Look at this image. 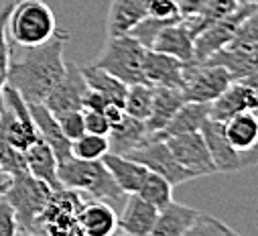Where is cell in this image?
<instances>
[{"instance_id": "obj_1", "label": "cell", "mask_w": 258, "mask_h": 236, "mask_svg": "<svg viewBox=\"0 0 258 236\" xmlns=\"http://www.w3.org/2000/svg\"><path fill=\"white\" fill-rule=\"evenodd\" d=\"M68 41L70 33L59 29L47 43L23 49L21 57L13 59L11 55L7 84L13 86L27 104L45 102V98L63 78L68 68V64L63 62V49Z\"/></svg>"}, {"instance_id": "obj_2", "label": "cell", "mask_w": 258, "mask_h": 236, "mask_svg": "<svg viewBox=\"0 0 258 236\" xmlns=\"http://www.w3.org/2000/svg\"><path fill=\"white\" fill-rule=\"evenodd\" d=\"M59 182L63 190H72L82 194L86 200L106 202L110 206H122L126 194L118 188L112 173L104 165V161H84L70 157L61 161L57 167Z\"/></svg>"}, {"instance_id": "obj_3", "label": "cell", "mask_w": 258, "mask_h": 236, "mask_svg": "<svg viewBox=\"0 0 258 236\" xmlns=\"http://www.w3.org/2000/svg\"><path fill=\"white\" fill-rule=\"evenodd\" d=\"M57 31V19L47 3L43 0L13 3L7 21V35H11L13 43H17L21 49L39 47L53 39Z\"/></svg>"}, {"instance_id": "obj_4", "label": "cell", "mask_w": 258, "mask_h": 236, "mask_svg": "<svg viewBox=\"0 0 258 236\" xmlns=\"http://www.w3.org/2000/svg\"><path fill=\"white\" fill-rule=\"evenodd\" d=\"M53 194L55 192L45 182L33 177L29 171L9 180L5 198L15 208L23 234H39V218L51 202Z\"/></svg>"}, {"instance_id": "obj_5", "label": "cell", "mask_w": 258, "mask_h": 236, "mask_svg": "<svg viewBox=\"0 0 258 236\" xmlns=\"http://www.w3.org/2000/svg\"><path fill=\"white\" fill-rule=\"evenodd\" d=\"M145 51L147 49L131 35L108 37L102 53L96 57L94 66L108 72L110 76L118 78L126 86L147 84L145 74H143Z\"/></svg>"}, {"instance_id": "obj_6", "label": "cell", "mask_w": 258, "mask_h": 236, "mask_svg": "<svg viewBox=\"0 0 258 236\" xmlns=\"http://www.w3.org/2000/svg\"><path fill=\"white\" fill-rule=\"evenodd\" d=\"M232 76L226 68L210 64V62H191L185 64L183 76V98L185 102H204L212 104L220 94H224L230 84Z\"/></svg>"}, {"instance_id": "obj_7", "label": "cell", "mask_w": 258, "mask_h": 236, "mask_svg": "<svg viewBox=\"0 0 258 236\" xmlns=\"http://www.w3.org/2000/svg\"><path fill=\"white\" fill-rule=\"evenodd\" d=\"M86 198L72 190H59L53 194L45 212L39 218V234L45 236H82L78 214Z\"/></svg>"}, {"instance_id": "obj_8", "label": "cell", "mask_w": 258, "mask_h": 236, "mask_svg": "<svg viewBox=\"0 0 258 236\" xmlns=\"http://www.w3.org/2000/svg\"><path fill=\"white\" fill-rule=\"evenodd\" d=\"M202 135L208 143L218 173H236L258 165V145L250 151H236L224 135V123L208 121L202 129Z\"/></svg>"}, {"instance_id": "obj_9", "label": "cell", "mask_w": 258, "mask_h": 236, "mask_svg": "<svg viewBox=\"0 0 258 236\" xmlns=\"http://www.w3.org/2000/svg\"><path fill=\"white\" fill-rule=\"evenodd\" d=\"M126 157H131L135 161H139L141 165H145L149 171L165 177V180L175 188V186H181L185 182H191V180H198L196 173H191L189 169H185L171 153L167 141L163 139H153L149 143H145L143 147L135 149L133 153H128Z\"/></svg>"}, {"instance_id": "obj_10", "label": "cell", "mask_w": 258, "mask_h": 236, "mask_svg": "<svg viewBox=\"0 0 258 236\" xmlns=\"http://www.w3.org/2000/svg\"><path fill=\"white\" fill-rule=\"evenodd\" d=\"M254 5L248 3H240L238 9L234 13H230L228 17H224L222 21L210 25L208 29H204L198 37H196V62H206L214 53H218L220 49H226L232 41L234 35L238 31V27L242 25V21L254 11Z\"/></svg>"}, {"instance_id": "obj_11", "label": "cell", "mask_w": 258, "mask_h": 236, "mask_svg": "<svg viewBox=\"0 0 258 236\" xmlns=\"http://www.w3.org/2000/svg\"><path fill=\"white\" fill-rule=\"evenodd\" d=\"M173 157L191 173H196L198 177L202 175H212L218 173L214 159L210 155L208 143L200 133H187V135H177V137H169L165 139Z\"/></svg>"}, {"instance_id": "obj_12", "label": "cell", "mask_w": 258, "mask_h": 236, "mask_svg": "<svg viewBox=\"0 0 258 236\" xmlns=\"http://www.w3.org/2000/svg\"><path fill=\"white\" fill-rule=\"evenodd\" d=\"M86 92H88V84H86V78L82 74V68L74 66V64H68L63 78L57 82V86L45 98V106L53 114L82 110Z\"/></svg>"}, {"instance_id": "obj_13", "label": "cell", "mask_w": 258, "mask_h": 236, "mask_svg": "<svg viewBox=\"0 0 258 236\" xmlns=\"http://www.w3.org/2000/svg\"><path fill=\"white\" fill-rule=\"evenodd\" d=\"M240 112H254L258 116V92L240 80H234L230 88L210 104V121L226 123Z\"/></svg>"}, {"instance_id": "obj_14", "label": "cell", "mask_w": 258, "mask_h": 236, "mask_svg": "<svg viewBox=\"0 0 258 236\" xmlns=\"http://www.w3.org/2000/svg\"><path fill=\"white\" fill-rule=\"evenodd\" d=\"M143 74H145L147 84H151V86L181 90L183 76H185V64L167 53L147 49L145 57H143Z\"/></svg>"}, {"instance_id": "obj_15", "label": "cell", "mask_w": 258, "mask_h": 236, "mask_svg": "<svg viewBox=\"0 0 258 236\" xmlns=\"http://www.w3.org/2000/svg\"><path fill=\"white\" fill-rule=\"evenodd\" d=\"M157 208L143 200L137 194L126 196L124 208L118 214V230L120 234L126 236H149L155 220H157Z\"/></svg>"}, {"instance_id": "obj_16", "label": "cell", "mask_w": 258, "mask_h": 236, "mask_svg": "<svg viewBox=\"0 0 258 236\" xmlns=\"http://www.w3.org/2000/svg\"><path fill=\"white\" fill-rule=\"evenodd\" d=\"M29 108H31V116H33V123H35L39 139L45 141L53 149V153H55L59 163L68 161L72 157V141L63 135L55 114L45 106V102L29 104Z\"/></svg>"}, {"instance_id": "obj_17", "label": "cell", "mask_w": 258, "mask_h": 236, "mask_svg": "<svg viewBox=\"0 0 258 236\" xmlns=\"http://www.w3.org/2000/svg\"><path fill=\"white\" fill-rule=\"evenodd\" d=\"M151 49L159 51V53H167L171 57H177L183 64L196 62V37L191 35V31L183 23V19L173 25H167L157 35Z\"/></svg>"}, {"instance_id": "obj_18", "label": "cell", "mask_w": 258, "mask_h": 236, "mask_svg": "<svg viewBox=\"0 0 258 236\" xmlns=\"http://www.w3.org/2000/svg\"><path fill=\"white\" fill-rule=\"evenodd\" d=\"M206 62L226 68L232 80L252 76L258 72V43L228 45L226 49H220L210 59H206Z\"/></svg>"}, {"instance_id": "obj_19", "label": "cell", "mask_w": 258, "mask_h": 236, "mask_svg": "<svg viewBox=\"0 0 258 236\" xmlns=\"http://www.w3.org/2000/svg\"><path fill=\"white\" fill-rule=\"evenodd\" d=\"M82 236H112L118 230V214L114 206L98 200H86L78 214Z\"/></svg>"}, {"instance_id": "obj_20", "label": "cell", "mask_w": 258, "mask_h": 236, "mask_svg": "<svg viewBox=\"0 0 258 236\" xmlns=\"http://www.w3.org/2000/svg\"><path fill=\"white\" fill-rule=\"evenodd\" d=\"M153 141V135L149 133L147 129V123L145 121H137V118H131L126 116L110 129L108 133V143H110V153L114 155H128L133 153L135 149L143 147L145 143Z\"/></svg>"}, {"instance_id": "obj_21", "label": "cell", "mask_w": 258, "mask_h": 236, "mask_svg": "<svg viewBox=\"0 0 258 236\" xmlns=\"http://www.w3.org/2000/svg\"><path fill=\"white\" fill-rule=\"evenodd\" d=\"M149 17V0H112L108 13V37L128 35Z\"/></svg>"}, {"instance_id": "obj_22", "label": "cell", "mask_w": 258, "mask_h": 236, "mask_svg": "<svg viewBox=\"0 0 258 236\" xmlns=\"http://www.w3.org/2000/svg\"><path fill=\"white\" fill-rule=\"evenodd\" d=\"M25 161H27V171L37 177V180L45 182L53 192H59L63 190L61 182H59V175H57V167H59V161L53 153V149L37 139L27 151H25Z\"/></svg>"}, {"instance_id": "obj_23", "label": "cell", "mask_w": 258, "mask_h": 236, "mask_svg": "<svg viewBox=\"0 0 258 236\" xmlns=\"http://www.w3.org/2000/svg\"><path fill=\"white\" fill-rule=\"evenodd\" d=\"M198 216L200 210L171 200L167 206L159 208L155 226L149 236H183L191 228V224L198 220Z\"/></svg>"}, {"instance_id": "obj_24", "label": "cell", "mask_w": 258, "mask_h": 236, "mask_svg": "<svg viewBox=\"0 0 258 236\" xmlns=\"http://www.w3.org/2000/svg\"><path fill=\"white\" fill-rule=\"evenodd\" d=\"M185 104L183 92L175 88H163V86H153V108L147 118V129L153 135V139L169 125V121L175 116V112Z\"/></svg>"}, {"instance_id": "obj_25", "label": "cell", "mask_w": 258, "mask_h": 236, "mask_svg": "<svg viewBox=\"0 0 258 236\" xmlns=\"http://www.w3.org/2000/svg\"><path fill=\"white\" fill-rule=\"evenodd\" d=\"M210 121V104L204 102H185L175 116L169 121V125L155 137V139H169L177 135H187V133H200L204 125Z\"/></svg>"}, {"instance_id": "obj_26", "label": "cell", "mask_w": 258, "mask_h": 236, "mask_svg": "<svg viewBox=\"0 0 258 236\" xmlns=\"http://www.w3.org/2000/svg\"><path fill=\"white\" fill-rule=\"evenodd\" d=\"M104 165L108 167V171L112 173L114 182L118 184V188L126 194H137L145 182V177L149 173V169L145 165H141L139 161L131 159V157H124V155H114V153H108L104 155Z\"/></svg>"}, {"instance_id": "obj_27", "label": "cell", "mask_w": 258, "mask_h": 236, "mask_svg": "<svg viewBox=\"0 0 258 236\" xmlns=\"http://www.w3.org/2000/svg\"><path fill=\"white\" fill-rule=\"evenodd\" d=\"M224 135L236 151H250L258 145V116L240 112L224 123Z\"/></svg>"}, {"instance_id": "obj_28", "label": "cell", "mask_w": 258, "mask_h": 236, "mask_svg": "<svg viewBox=\"0 0 258 236\" xmlns=\"http://www.w3.org/2000/svg\"><path fill=\"white\" fill-rule=\"evenodd\" d=\"M82 74H84L86 84H88L90 90L100 92L110 104H116V106H122V104H124L126 90H128V86H126L124 82H120L118 78L110 76L108 72L96 68L94 64L84 66V68H82Z\"/></svg>"}, {"instance_id": "obj_29", "label": "cell", "mask_w": 258, "mask_h": 236, "mask_svg": "<svg viewBox=\"0 0 258 236\" xmlns=\"http://www.w3.org/2000/svg\"><path fill=\"white\" fill-rule=\"evenodd\" d=\"M153 108V86L151 84H135L128 86L122 110L126 116L137 118V121H147Z\"/></svg>"}, {"instance_id": "obj_30", "label": "cell", "mask_w": 258, "mask_h": 236, "mask_svg": "<svg viewBox=\"0 0 258 236\" xmlns=\"http://www.w3.org/2000/svg\"><path fill=\"white\" fill-rule=\"evenodd\" d=\"M137 196H141L143 200H147L149 204H153L159 210V208L167 206L173 200V186L165 180V177L149 171L143 186H141V190L137 192Z\"/></svg>"}, {"instance_id": "obj_31", "label": "cell", "mask_w": 258, "mask_h": 236, "mask_svg": "<svg viewBox=\"0 0 258 236\" xmlns=\"http://www.w3.org/2000/svg\"><path fill=\"white\" fill-rule=\"evenodd\" d=\"M108 153H110V143H108V137H102V135L86 133L72 143V157L76 159L100 161Z\"/></svg>"}, {"instance_id": "obj_32", "label": "cell", "mask_w": 258, "mask_h": 236, "mask_svg": "<svg viewBox=\"0 0 258 236\" xmlns=\"http://www.w3.org/2000/svg\"><path fill=\"white\" fill-rule=\"evenodd\" d=\"M11 7L13 5H5L0 9V108H3V90L9 80V64H11V55H13L9 35H7V21H9Z\"/></svg>"}, {"instance_id": "obj_33", "label": "cell", "mask_w": 258, "mask_h": 236, "mask_svg": "<svg viewBox=\"0 0 258 236\" xmlns=\"http://www.w3.org/2000/svg\"><path fill=\"white\" fill-rule=\"evenodd\" d=\"M183 236H240V234L232 230L228 224H224L220 218L200 212L198 220L191 224V228Z\"/></svg>"}, {"instance_id": "obj_34", "label": "cell", "mask_w": 258, "mask_h": 236, "mask_svg": "<svg viewBox=\"0 0 258 236\" xmlns=\"http://www.w3.org/2000/svg\"><path fill=\"white\" fill-rule=\"evenodd\" d=\"M177 21H181V19H155V17H147V19H143L131 33V37H135L145 49H151L153 47V43H155V39H157V35L167 27V25H173V23H177Z\"/></svg>"}, {"instance_id": "obj_35", "label": "cell", "mask_w": 258, "mask_h": 236, "mask_svg": "<svg viewBox=\"0 0 258 236\" xmlns=\"http://www.w3.org/2000/svg\"><path fill=\"white\" fill-rule=\"evenodd\" d=\"M0 169L5 171V175L9 177V180H11V177H15V175L27 173L25 153L19 151V149H15L9 143L0 141Z\"/></svg>"}, {"instance_id": "obj_36", "label": "cell", "mask_w": 258, "mask_h": 236, "mask_svg": "<svg viewBox=\"0 0 258 236\" xmlns=\"http://www.w3.org/2000/svg\"><path fill=\"white\" fill-rule=\"evenodd\" d=\"M57 123L72 143L76 139H80L82 135H86V121H84V110H72V112H63V114H55Z\"/></svg>"}, {"instance_id": "obj_37", "label": "cell", "mask_w": 258, "mask_h": 236, "mask_svg": "<svg viewBox=\"0 0 258 236\" xmlns=\"http://www.w3.org/2000/svg\"><path fill=\"white\" fill-rule=\"evenodd\" d=\"M19 234H21V224L17 212L11 206V202L3 196L0 198V236H19Z\"/></svg>"}, {"instance_id": "obj_38", "label": "cell", "mask_w": 258, "mask_h": 236, "mask_svg": "<svg viewBox=\"0 0 258 236\" xmlns=\"http://www.w3.org/2000/svg\"><path fill=\"white\" fill-rule=\"evenodd\" d=\"M246 43H258V7L242 21L230 45H246Z\"/></svg>"}, {"instance_id": "obj_39", "label": "cell", "mask_w": 258, "mask_h": 236, "mask_svg": "<svg viewBox=\"0 0 258 236\" xmlns=\"http://www.w3.org/2000/svg\"><path fill=\"white\" fill-rule=\"evenodd\" d=\"M149 17H155V19H181L175 0H149Z\"/></svg>"}, {"instance_id": "obj_40", "label": "cell", "mask_w": 258, "mask_h": 236, "mask_svg": "<svg viewBox=\"0 0 258 236\" xmlns=\"http://www.w3.org/2000/svg\"><path fill=\"white\" fill-rule=\"evenodd\" d=\"M84 121H86V133L108 137V133H110V125H108V121H106L104 112L84 110Z\"/></svg>"}, {"instance_id": "obj_41", "label": "cell", "mask_w": 258, "mask_h": 236, "mask_svg": "<svg viewBox=\"0 0 258 236\" xmlns=\"http://www.w3.org/2000/svg\"><path fill=\"white\" fill-rule=\"evenodd\" d=\"M175 3H177V9H179L181 19H185V17L200 15L210 5V0H175Z\"/></svg>"}, {"instance_id": "obj_42", "label": "cell", "mask_w": 258, "mask_h": 236, "mask_svg": "<svg viewBox=\"0 0 258 236\" xmlns=\"http://www.w3.org/2000/svg\"><path fill=\"white\" fill-rule=\"evenodd\" d=\"M108 104H110V102H108L100 92H96V90H90V88H88V92H86V96H84V106H82V110L104 112Z\"/></svg>"}, {"instance_id": "obj_43", "label": "cell", "mask_w": 258, "mask_h": 236, "mask_svg": "<svg viewBox=\"0 0 258 236\" xmlns=\"http://www.w3.org/2000/svg\"><path fill=\"white\" fill-rule=\"evenodd\" d=\"M104 116H106V121H108L110 129H112V127H116V125L122 121V118H124V110H122V106L108 104L106 110H104Z\"/></svg>"}, {"instance_id": "obj_44", "label": "cell", "mask_w": 258, "mask_h": 236, "mask_svg": "<svg viewBox=\"0 0 258 236\" xmlns=\"http://www.w3.org/2000/svg\"><path fill=\"white\" fill-rule=\"evenodd\" d=\"M7 186H9V182H0V198L5 196V192H7Z\"/></svg>"}, {"instance_id": "obj_45", "label": "cell", "mask_w": 258, "mask_h": 236, "mask_svg": "<svg viewBox=\"0 0 258 236\" xmlns=\"http://www.w3.org/2000/svg\"><path fill=\"white\" fill-rule=\"evenodd\" d=\"M0 182H9V177L5 175V171H3V169H0Z\"/></svg>"}, {"instance_id": "obj_46", "label": "cell", "mask_w": 258, "mask_h": 236, "mask_svg": "<svg viewBox=\"0 0 258 236\" xmlns=\"http://www.w3.org/2000/svg\"><path fill=\"white\" fill-rule=\"evenodd\" d=\"M240 3H248V5H254V7H258V0H240Z\"/></svg>"}, {"instance_id": "obj_47", "label": "cell", "mask_w": 258, "mask_h": 236, "mask_svg": "<svg viewBox=\"0 0 258 236\" xmlns=\"http://www.w3.org/2000/svg\"><path fill=\"white\" fill-rule=\"evenodd\" d=\"M19 236H45V234H37V232H33V234H23V232H21Z\"/></svg>"}, {"instance_id": "obj_48", "label": "cell", "mask_w": 258, "mask_h": 236, "mask_svg": "<svg viewBox=\"0 0 258 236\" xmlns=\"http://www.w3.org/2000/svg\"><path fill=\"white\" fill-rule=\"evenodd\" d=\"M112 236H126V234H120V232H116V234H112Z\"/></svg>"}]
</instances>
